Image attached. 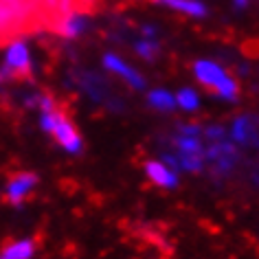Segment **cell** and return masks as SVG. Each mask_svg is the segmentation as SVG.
Instances as JSON below:
<instances>
[{
    "label": "cell",
    "instance_id": "obj_6",
    "mask_svg": "<svg viewBox=\"0 0 259 259\" xmlns=\"http://www.w3.org/2000/svg\"><path fill=\"white\" fill-rule=\"evenodd\" d=\"M204 156L211 158V160H215V165H218L220 171L233 169V167H235V163L239 160V154H237V150H235V145H233V143H226V141H218V143H213Z\"/></svg>",
    "mask_w": 259,
    "mask_h": 259
},
{
    "label": "cell",
    "instance_id": "obj_1",
    "mask_svg": "<svg viewBox=\"0 0 259 259\" xmlns=\"http://www.w3.org/2000/svg\"><path fill=\"white\" fill-rule=\"evenodd\" d=\"M193 75L202 83L206 90H211L213 95H218L224 101H237L239 97V83L235 77H231L226 70L220 66L218 62L211 60H198L193 64Z\"/></svg>",
    "mask_w": 259,
    "mask_h": 259
},
{
    "label": "cell",
    "instance_id": "obj_19",
    "mask_svg": "<svg viewBox=\"0 0 259 259\" xmlns=\"http://www.w3.org/2000/svg\"><path fill=\"white\" fill-rule=\"evenodd\" d=\"M178 132L183 134V137H200V134H202V127L196 125V123H180Z\"/></svg>",
    "mask_w": 259,
    "mask_h": 259
},
{
    "label": "cell",
    "instance_id": "obj_3",
    "mask_svg": "<svg viewBox=\"0 0 259 259\" xmlns=\"http://www.w3.org/2000/svg\"><path fill=\"white\" fill-rule=\"evenodd\" d=\"M51 137L57 141V145L66 154H79L83 150V141L79 137V132H77L73 121H70L62 110H57V114H55V123H53V127H51Z\"/></svg>",
    "mask_w": 259,
    "mask_h": 259
},
{
    "label": "cell",
    "instance_id": "obj_2",
    "mask_svg": "<svg viewBox=\"0 0 259 259\" xmlns=\"http://www.w3.org/2000/svg\"><path fill=\"white\" fill-rule=\"evenodd\" d=\"M3 66L16 77H27L31 75L33 68V60H31V49L24 40H14L7 44L5 49V57H3Z\"/></svg>",
    "mask_w": 259,
    "mask_h": 259
},
{
    "label": "cell",
    "instance_id": "obj_11",
    "mask_svg": "<svg viewBox=\"0 0 259 259\" xmlns=\"http://www.w3.org/2000/svg\"><path fill=\"white\" fill-rule=\"evenodd\" d=\"M33 255H35V242L31 237L9 242L3 248V252H0L3 259H33Z\"/></svg>",
    "mask_w": 259,
    "mask_h": 259
},
{
    "label": "cell",
    "instance_id": "obj_12",
    "mask_svg": "<svg viewBox=\"0 0 259 259\" xmlns=\"http://www.w3.org/2000/svg\"><path fill=\"white\" fill-rule=\"evenodd\" d=\"M156 3L165 5V7H169L174 11H178V14L189 16V18H204L206 14H209L206 5L200 3V0H156Z\"/></svg>",
    "mask_w": 259,
    "mask_h": 259
},
{
    "label": "cell",
    "instance_id": "obj_21",
    "mask_svg": "<svg viewBox=\"0 0 259 259\" xmlns=\"http://www.w3.org/2000/svg\"><path fill=\"white\" fill-rule=\"evenodd\" d=\"M233 5H235V9H246L248 7V0H233Z\"/></svg>",
    "mask_w": 259,
    "mask_h": 259
},
{
    "label": "cell",
    "instance_id": "obj_9",
    "mask_svg": "<svg viewBox=\"0 0 259 259\" xmlns=\"http://www.w3.org/2000/svg\"><path fill=\"white\" fill-rule=\"evenodd\" d=\"M86 29H88V20L83 14H79V11L62 14L60 24H57V31H60L64 37H70V40H73V37H79Z\"/></svg>",
    "mask_w": 259,
    "mask_h": 259
},
{
    "label": "cell",
    "instance_id": "obj_5",
    "mask_svg": "<svg viewBox=\"0 0 259 259\" xmlns=\"http://www.w3.org/2000/svg\"><path fill=\"white\" fill-rule=\"evenodd\" d=\"M103 68L110 70V73H114V75H119L121 79L127 81L134 90L145 88L143 75H141L137 68L130 66V64L123 60V57H119V55H114V53H106V55H103Z\"/></svg>",
    "mask_w": 259,
    "mask_h": 259
},
{
    "label": "cell",
    "instance_id": "obj_22",
    "mask_svg": "<svg viewBox=\"0 0 259 259\" xmlns=\"http://www.w3.org/2000/svg\"><path fill=\"white\" fill-rule=\"evenodd\" d=\"M0 259H3V257H0Z\"/></svg>",
    "mask_w": 259,
    "mask_h": 259
},
{
    "label": "cell",
    "instance_id": "obj_16",
    "mask_svg": "<svg viewBox=\"0 0 259 259\" xmlns=\"http://www.w3.org/2000/svg\"><path fill=\"white\" fill-rule=\"evenodd\" d=\"M176 147H178V154H204V147H202V141L198 137H180L176 139Z\"/></svg>",
    "mask_w": 259,
    "mask_h": 259
},
{
    "label": "cell",
    "instance_id": "obj_20",
    "mask_svg": "<svg viewBox=\"0 0 259 259\" xmlns=\"http://www.w3.org/2000/svg\"><path fill=\"white\" fill-rule=\"evenodd\" d=\"M141 33H143V35L147 37V40H152V37L156 35V29H154V27H150V24H145V27L141 29Z\"/></svg>",
    "mask_w": 259,
    "mask_h": 259
},
{
    "label": "cell",
    "instance_id": "obj_10",
    "mask_svg": "<svg viewBox=\"0 0 259 259\" xmlns=\"http://www.w3.org/2000/svg\"><path fill=\"white\" fill-rule=\"evenodd\" d=\"M27 14L22 0H0V31L18 24Z\"/></svg>",
    "mask_w": 259,
    "mask_h": 259
},
{
    "label": "cell",
    "instance_id": "obj_7",
    "mask_svg": "<svg viewBox=\"0 0 259 259\" xmlns=\"http://www.w3.org/2000/svg\"><path fill=\"white\" fill-rule=\"evenodd\" d=\"M145 174L154 185L165 187V189H174L178 185V174L167 167L163 160H147L145 163Z\"/></svg>",
    "mask_w": 259,
    "mask_h": 259
},
{
    "label": "cell",
    "instance_id": "obj_15",
    "mask_svg": "<svg viewBox=\"0 0 259 259\" xmlns=\"http://www.w3.org/2000/svg\"><path fill=\"white\" fill-rule=\"evenodd\" d=\"M204 154H178V169L185 171H200L204 167Z\"/></svg>",
    "mask_w": 259,
    "mask_h": 259
},
{
    "label": "cell",
    "instance_id": "obj_4",
    "mask_svg": "<svg viewBox=\"0 0 259 259\" xmlns=\"http://www.w3.org/2000/svg\"><path fill=\"white\" fill-rule=\"evenodd\" d=\"M37 187V176L33 171H20L14 178H9L7 187H5V198L9 200V204L20 206L27 200L33 189Z\"/></svg>",
    "mask_w": 259,
    "mask_h": 259
},
{
    "label": "cell",
    "instance_id": "obj_18",
    "mask_svg": "<svg viewBox=\"0 0 259 259\" xmlns=\"http://www.w3.org/2000/svg\"><path fill=\"white\" fill-rule=\"evenodd\" d=\"M202 132H204L206 139L213 141V143H218V141H224L226 139V130L222 125H209L206 130H202Z\"/></svg>",
    "mask_w": 259,
    "mask_h": 259
},
{
    "label": "cell",
    "instance_id": "obj_13",
    "mask_svg": "<svg viewBox=\"0 0 259 259\" xmlns=\"http://www.w3.org/2000/svg\"><path fill=\"white\" fill-rule=\"evenodd\" d=\"M147 103H150L154 110H158V112H171V110L176 108V97L165 88H154V90H150V95H147Z\"/></svg>",
    "mask_w": 259,
    "mask_h": 259
},
{
    "label": "cell",
    "instance_id": "obj_14",
    "mask_svg": "<svg viewBox=\"0 0 259 259\" xmlns=\"http://www.w3.org/2000/svg\"><path fill=\"white\" fill-rule=\"evenodd\" d=\"M176 108H183L185 112H196L200 108V97L193 88H183L176 95Z\"/></svg>",
    "mask_w": 259,
    "mask_h": 259
},
{
    "label": "cell",
    "instance_id": "obj_17",
    "mask_svg": "<svg viewBox=\"0 0 259 259\" xmlns=\"http://www.w3.org/2000/svg\"><path fill=\"white\" fill-rule=\"evenodd\" d=\"M137 53L143 57V60H147V62H154L156 60V55H158V44L154 42V40H141V42H137Z\"/></svg>",
    "mask_w": 259,
    "mask_h": 259
},
{
    "label": "cell",
    "instance_id": "obj_8",
    "mask_svg": "<svg viewBox=\"0 0 259 259\" xmlns=\"http://www.w3.org/2000/svg\"><path fill=\"white\" fill-rule=\"evenodd\" d=\"M231 139L239 145H252V143L259 145L255 121H252L250 116H237L231 127Z\"/></svg>",
    "mask_w": 259,
    "mask_h": 259
}]
</instances>
